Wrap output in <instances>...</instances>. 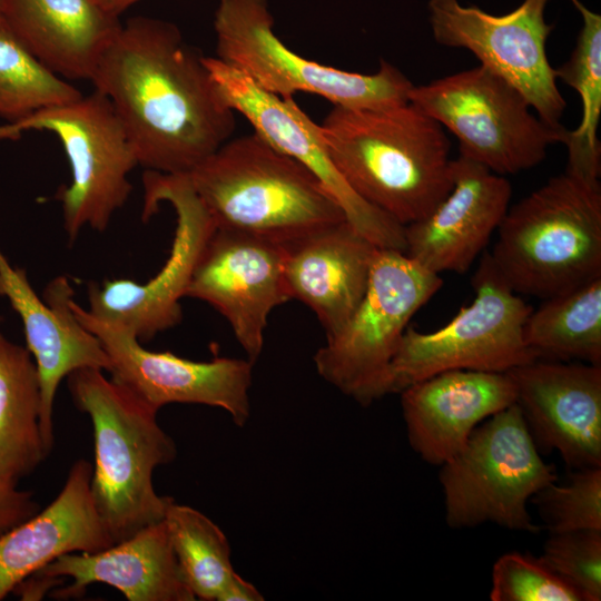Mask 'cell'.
Instances as JSON below:
<instances>
[{
	"mask_svg": "<svg viewBox=\"0 0 601 601\" xmlns=\"http://www.w3.org/2000/svg\"><path fill=\"white\" fill-rule=\"evenodd\" d=\"M204 60L224 101L250 122L254 132L305 166L339 205L347 221L376 247L405 253L404 226L349 187L329 156L319 125L294 98L259 89L216 57Z\"/></svg>",
	"mask_w": 601,
	"mask_h": 601,
	"instance_id": "cell-15",
	"label": "cell"
},
{
	"mask_svg": "<svg viewBox=\"0 0 601 601\" xmlns=\"http://www.w3.org/2000/svg\"><path fill=\"white\" fill-rule=\"evenodd\" d=\"M408 102L456 137L459 156L501 176L538 166L569 131L541 120L515 87L481 65L414 85Z\"/></svg>",
	"mask_w": 601,
	"mask_h": 601,
	"instance_id": "cell-7",
	"label": "cell"
},
{
	"mask_svg": "<svg viewBox=\"0 0 601 601\" xmlns=\"http://www.w3.org/2000/svg\"><path fill=\"white\" fill-rule=\"evenodd\" d=\"M548 0H524L503 16H492L457 0H430L433 37L440 45L471 51L480 65L515 87L541 120L560 124L566 102L546 55L552 24L544 19Z\"/></svg>",
	"mask_w": 601,
	"mask_h": 601,
	"instance_id": "cell-13",
	"label": "cell"
},
{
	"mask_svg": "<svg viewBox=\"0 0 601 601\" xmlns=\"http://www.w3.org/2000/svg\"><path fill=\"white\" fill-rule=\"evenodd\" d=\"M443 286L403 252L378 248L365 294L346 324L314 355L317 373L361 405L384 396V382L411 318Z\"/></svg>",
	"mask_w": 601,
	"mask_h": 601,
	"instance_id": "cell-9",
	"label": "cell"
},
{
	"mask_svg": "<svg viewBox=\"0 0 601 601\" xmlns=\"http://www.w3.org/2000/svg\"><path fill=\"white\" fill-rule=\"evenodd\" d=\"M164 522L179 569L195 598L217 600L236 573L225 533L200 511L174 500Z\"/></svg>",
	"mask_w": 601,
	"mask_h": 601,
	"instance_id": "cell-28",
	"label": "cell"
},
{
	"mask_svg": "<svg viewBox=\"0 0 601 601\" xmlns=\"http://www.w3.org/2000/svg\"><path fill=\"white\" fill-rule=\"evenodd\" d=\"M82 95L33 57L0 12V118L4 124L18 122Z\"/></svg>",
	"mask_w": 601,
	"mask_h": 601,
	"instance_id": "cell-29",
	"label": "cell"
},
{
	"mask_svg": "<svg viewBox=\"0 0 601 601\" xmlns=\"http://www.w3.org/2000/svg\"><path fill=\"white\" fill-rule=\"evenodd\" d=\"M186 175L217 228L288 244L347 220L305 166L256 132L229 138Z\"/></svg>",
	"mask_w": 601,
	"mask_h": 601,
	"instance_id": "cell-3",
	"label": "cell"
},
{
	"mask_svg": "<svg viewBox=\"0 0 601 601\" xmlns=\"http://www.w3.org/2000/svg\"><path fill=\"white\" fill-rule=\"evenodd\" d=\"M40 411V378L31 353L0 332V477L19 482L49 456Z\"/></svg>",
	"mask_w": 601,
	"mask_h": 601,
	"instance_id": "cell-25",
	"label": "cell"
},
{
	"mask_svg": "<svg viewBox=\"0 0 601 601\" xmlns=\"http://www.w3.org/2000/svg\"><path fill=\"white\" fill-rule=\"evenodd\" d=\"M142 219L161 203L176 214L170 254L160 270L146 283L106 279L88 285V312L129 331L139 342L178 325L180 299L186 296L194 268L216 225L186 174L146 170L142 176Z\"/></svg>",
	"mask_w": 601,
	"mask_h": 601,
	"instance_id": "cell-12",
	"label": "cell"
},
{
	"mask_svg": "<svg viewBox=\"0 0 601 601\" xmlns=\"http://www.w3.org/2000/svg\"><path fill=\"white\" fill-rule=\"evenodd\" d=\"M400 394L410 445L433 465L452 459L481 422L515 403L508 372L446 371Z\"/></svg>",
	"mask_w": 601,
	"mask_h": 601,
	"instance_id": "cell-20",
	"label": "cell"
},
{
	"mask_svg": "<svg viewBox=\"0 0 601 601\" xmlns=\"http://www.w3.org/2000/svg\"><path fill=\"white\" fill-rule=\"evenodd\" d=\"M580 11L583 26L570 58L554 68L556 79L573 88L582 102L581 122L569 130L566 170L584 178L599 180L601 146L598 127L601 116V17L572 0Z\"/></svg>",
	"mask_w": 601,
	"mask_h": 601,
	"instance_id": "cell-27",
	"label": "cell"
},
{
	"mask_svg": "<svg viewBox=\"0 0 601 601\" xmlns=\"http://www.w3.org/2000/svg\"><path fill=\"white\" fill-rule=\"evenodd\" d=\"M540 559L582 601L601 600V530L549 533Z\"/></svg>",
	"mask_w": 601,
	"mask_h": 601,
	"instance_id": "cell-32",
	"label": "cell"
},
{
	"mask_svg": "<svg viewBox=\"0 0 601 601\" xmlns=\"http://www.w3.org/2000/svg\"><path fill=\"white\" fill-rule=\"evenodd\" d=\"M0 296L20 316L27 348L41 386L40 430L47 452L53 446V403L60 383L80 368L109 372V358L99 339L83 327L71 309L73 289L65 276L51 280L41 299L22 268L12 267L0 250Z\"/></svg>",
	"mask_w": 601,
	"mask_h": 601,
	"instance_id": "cell-18",
	"label": "cell"
},
{
	"mask_svg": "<svg viewBox=\"0 0 601 601\" xmlns=\"http://www.w3.org/2000/svg\"><path fill=\"white\" fill-rule=\"evenodd\" d=\"M40 510L30 491L18 489V482L0 477V535Z\"/></svg>",
	"mask_w": 601,
	"mask_h": 601,
	"instance_id": "cell-33",
	"label": "cell"
},
{
	"mask_svg": "<svg viewBox=\"0 0 601 601\" xmlns=\"http://www.w3.org/2000/svg\"><path fill=\"white\" fill-rule=\"evenodd\" d=\"M27 130L55 134L68 157L71 183L56 195L68 239L75 242L86 226L105 231L131 194L128 175L138 165L110 100L95 89L18 122L0 125V140L18 139Z\"/></svg>",
	"mask_w": 601,
	"mask_h": 601,
	"instance_id": "cell-11",
	"label": "cell"
},
{
	"mask_svg": "<svg viewBox=\"0 0 601 601\" xmlns=\"http://www.w3.org/2000/svg\"><path fill=\"white\" fill-rule=\"evenodd\" d=\"M492 601H582L575 589L540 558L502 554L492 568Z\"/></svg>",
	"mask_w": 601,
	"mask_h": 601,
	"instance_id": "cell-31",
	"label": "cell"
},
{
	"mask_svg": "<svg viewBox=\"0 0 601 601\" xmlns=\"http://www.w3.org/2000/svg\"><path fill=\"white\" fill-rule=\"evenodd\" d=\"M285 244L227 228L208 238L186 296L206 302L229 323L252 363L259 357L270 312L289 300Z\"/></svg>",
	"mask_w": 601,
	"mask_h": 601,
	"instance_id": "cell-16",
	"label": "cell"
},
{
	"mask_svg": "<svg viewBox=\"0 0 601 601\" xmlns=\"http://www.w3.org/2000/svg\"><path fill=\"white\" fill-rule=\"evenodd\" d=\"M508 373L539 451L574 470L601 466V365L535 359Z\"/></svg>",
	"mask_w": 601,
	"mask_h": 601,
	"instance_id": "cell-17",
	"label": "cell"
},
{
	"mask_svg": "<svg viewBox=\"0 0 601 601\" xmlns=\"http://www.w3.org/2000/svg\"><path fill=\"white\" fill-rule=\"evenodd\" d=\"M377 249L347 220L285 244L288 296L315 313L326 338L346 324L361 303Z\"/></svg>",
	"mask_w": 601,
	"mask_h": 601,
	"instance_id": "cell-22",
	"label": "cell"
},
{
	"mask_svg": "<svg viewBox=\"0 0 601 601\" xmlns=\"http://www.w3.org/2000/svg\"><path fill=\"white\" fill-rule=\"evenodd\" d=\"M102 372L80 368L67 381L72 402L92 424L91 494L118 543L164 520L174 499L157 494L152 474L176 459L177 447L158 424V411Z\"/></svg>",
	"mask_w": 601,
	"mask_h": 601,
	"instance_id": "cell-4",
	"label": "cell"
},
{
	"mask_svg": "<svg viewBox=\"0 0 601 601\" xmlns=\"http://www.w3.org/2000/svg\"><path fill=\"white\" fill-rule=\"evenodd\" d=\"M511 195L505 176L454 158L451 191L426 217L404 226L405 254L436 274L467 272L499 228Z\"/></svg>",
	"mask_w": 601,
	"mask_h": 601,
	"instance_id": "cell-19",
	"label": "cell"
},
{
	"mask_svg": "<svg viewBox=\"0 0 601 601\" xmlns=\"http://www.w3.org/2000/svg\"><path fill=\"white\" fill-rule=\"evenodd\" d=\"M490 257L518 295L542 299L601 277V186L565 169L509 207Z\"/></svg>",
	"mask_w": 601,
	"mask_h": 601,
	"instance_id": "cell-5",
	"label": "cell"
},
{
	"mask_svg": "<svg viewBox=\"0 0 601 601\" xmlns=\"http://www.w3.org/2000/svg\"><path fill=\"white\" fill-rule=\"evenodd\" d=\"M475 297L441 328L407 327L390 364L384 395L453 370L504 373L535 361L523 337L532 306L514 293L483 253L472 277Z\"/></svg>",
	"mask_w": 601,
	"mask_h": 601,
	"instance_id": "cell-10",
	"label": "cell"
},
{
	"mask_svg": "<svg viewBox=\"0 0 601 601\" xmlns=\"http://www.w3.org/2000/svg\"><path fill=\"white\" fill-rule=\"evenodd\" d=\"M91 475V463L76 461L50 504L0 535V600L61 555L115 544L93 502Z\"/></svg>",
	"mask_w": 601,
	"mask_h": 601,
	"instance_id": "cell-21",
	"label": "cell"
},
{
	"mask_svg": "<svg viewBox=\"0 0 601 601\" xmlns=\"http://www.w3.org/2000/svg\"><path fill=\"white\" fill-rule=\"evenodd\" d=\"M1 13L33 57L73 80L90 81L122 26L93 0H3Z\"/></svg>",
	"mask_w": 601,
	"mask_h": 601,
	"instance_id": "cell-24",
	"label": "cell"
},
{
	"mask_svg": "<svg viewBox=\"0 0 601 601\" xmlns=\"http://www.w3.org/2000/svg\"><path fill=\"white\" fill-rule=\"evenodd\" d=\"M536 359L601 365V277L545 298L523 327Z\"/></svg>",
	"mask_w": 601,
	"mask_h": 601,
	"instance_id": "cell-26",
	"label": "cell"
},
{
	"mask_svg": "<svg viewBox=\"0 0 601 601\" xmlns=\"http://www.w3.org/2000/svg\"><path fill=\"white\" fill-rule=\"evenodd\" d=\"M214 30L216 58L259 89L284 99L300 91L345 108H387L407 104L414 86L385 60L375 73L365 75L295 53L276 36L266 0H219Z\"/></svg>",
	"mask_w": 601,
	"mask_h": 601,
	"instance_id": "cell-6",
	"label": "cell"
},
{
	"mask_svg": "<svg viewBox=\"0 0 601 601\" xmlns=\"http://www.w3.org/2000/svg\"><path fill=\"white\" fill-rule=\"evenodd\" d=\"M264 597L250 582L238 573L227 582L216 601H263Z\"/></svg>",
	"mask_w": 601,
	"mask_h": 601,
	"instance_id": "cell-34",
	"label": "cell"
},
{
	"mask_svg": "<svg viewBox=\"0 0 601 601\" xmlns=\"http://www.w3.org/2000/svg\"><path fill=\"white\" fill-rule=\"evenodd\" d=\"M75 317L105 349L111 380L159 411L171 403L203 404L226 411L237 426L250 416L249 359L215 357L196 362L170 352H151L124 327L93 316L75 299Z\"/></svg>",
	"mask_w": 601,
	"mask_h": 601,
	"instance_id": "cell-14",
	"label": "cell"
},
{
	"mask_svg": "<svg viewBox=\"0 0 601 601\" xmlns=\"http://www.w3.org/2000/svg\"><path fill=\"white\" fill-rule=\"evenodd\" d=\"M179 28L134 17L100 57L90 81L111 102L146 170L187 174L235 130L219 95Z\"/></svg>",
	"mask_w": 601,
	"mask_h": 601,
	"instance_id": "cell-1",
	"label": "cell"
},
{
	"mask_svg": "<svg viewBox=\"0 0 601 601\" xmlns=\"http://www.w3.org/2000/svg\"><path fill=\"white\" fill-rule=\"evenodd\" d=\"M441 466L451 528L492 522L514 531H540L528 502L556 481V471L542 460L515 403L476 426L462 450Z\"/></svg>",
	"mask_w": 601,
	"mask_h": 601,
	"instance_id": "cell-8",
	"label": "cell"
},
{
	"mask_svg": "<svg viewBox=\"0 0 601 601\" xmlns=\"http://www.w3.org/2000/svg\"><path fill=\"white\" fill-rule=\"evenodd\" d=\"M106 12L119 17L124 11L140 0H93Z\"/></svg>",
	"mask_w": 601,
	"mask_h": 601,
	"instance_id": "cell-35",
	"label": "cell"
},
{
	"mask_svg": "<svg viewBox=\"0 0 601 601\" xmlns=\"http://www.w3.org/2000/svg\"><path fill=\"white\" fill-rule=\"evenodd\" d=\"M531 501L549 533L601 530V466L578 469L566 483L552 482Z\"/></svg>",
	"mask_w": 601,
	"mask_h": 601,
	"instance_id": "cell-30",
	"label": "cell"
},
{
	"mask_svg": "<svg viewBox=\"0 0 601 601\" xmlns=\"http://www.w3.org/2000/svg\"><path fill=\"white\" fill-rule=\"evenodd\" d=\"M33 574L69 579L70 584L58 592L65 598L82 594L92 583H105L129 601L196 600L179 569L164 520L102 551L61 555Z\"/></svg>",
	"mask_w": 601,
	"mask_h": 601,
	"instance_id": "cell-23",
	"label": "cell"
},
{
	"mask_svg": "<svg viewBox=\"0 0 601 601\" xmlns=\"http://www.w3.org/2000/svg\"><path fill=\"white\" fill-rule=\"evenodd\" d=\"M319 127L349 187L402 226L426 217L453 187L445 129L411 102L376 109L334 106Z\"/></svg>",
	"mask_w": 601,
	"mask_h": 601,
	"instance_id": "cell-2",
	"label": "cell"
},
{
	"mask_svg": "<svg viewBox=\"0 0 601 601\" xmlns=\"http://www.w3.org/2000/svg\"><path fill=\"white\" fill-rule=\"evenodd\" d=\"M3 0H0V12L2 10Z\"/></svg>",
	"mask_w": 601,
	"mask_h": 601,
	"instance_id": "cell-36",
	"label": "cell"
}]
</instances>
